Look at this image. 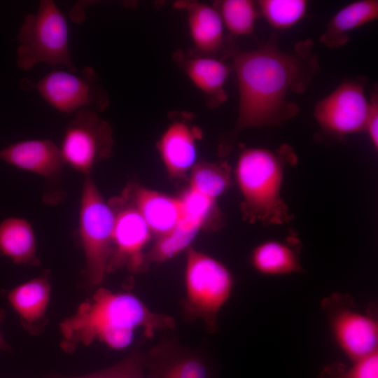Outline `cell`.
<instances>
[{
    "label": "cell",
    "instance_id": "obj_1",
    "mask_svg": "<svg viewBox=\"0 0 378 378\" xmlns=\"http://www.w3.org/2000/svg\"><path fill=\"white\" fill-rule=\"evenodd\" d=\"M274 36L255 49L228 52L239 94L233 136L248 128L285 125L300 111L296 103L288 100L289 94L304 92L318 71L311 40L284 51Z\"/></svg>",
    "mask_w": 378,
    "mask_h": 378
},
{
    "label": "cell",
    "instance_id": "obj_2",
    "mask_svg": "<svg viewBox=\"0 0 378 378\" xmlns=\"http://www.w3.org/2000/svg\"><path fill=\"white\" fill-rule=\"evenodd\" d=\"M59 327L61 348L72 353L78 344L88 346L95 339L110 348L122 349L131 344L137 328L151 338L158 330L174 328L175 321L169 315L150 311L133 294L115 293L101 287Z\"/></svg>",
    "mask_w": 378,
    "mask_h": 378
},
{
    "label": "cell",
    "instance_id": "obj_3",
    "mask_svg": "<svg viewBox=\"0 0 378 378\" xmlns=\"http://www.w3.org/2000/svg\"><path fill=\"white\" fill-rule=\"evenodd\" d=\"M296 161L295 153L288 145L275 150L249 147L240 152L234 176L246 220L267 225H282L291 220L281 189L287 167Z\"/></svg>",
    "mask_w": 378,
    "mask_h": 378
},
{
    "label": "cell",
    "instance_id": "obj_4",
    "mask_svg": "<svg viewBox=\"0 0 378 378\" xmlns=\"http://www.w3.org/2000/svg\"><path fill=\"white\" fill-rule=\"evenodd\" d=\"M19 42L16 63L22 70L46 63L53 69L63 66L78 72L69 48L65 16L52 0L40 1L35 13L27 14L16 36Z\"/></svg>",
    "mask_w": 378,
    "mask_h": 378
},
{
    "label": "cell",
    "instance_id": "obj_5",
    "mask_svg": "<svg viewBox=\"0 0 378 378\" xmlns=\"http://www.w3.org/2000/svg\"><path fill=\"white\" fill-rule=\"evenodd\" d=\"M233 286V276L223 263L192 248L187 249L183 305L185 318L200 319L209 332L216 331L219 312L229 299Z\"/></svg>",
    "mask_w": 378,
    "mask_h": 378
},
{
    "label": "cell",
    "instance_id": "obj_6",
    "mask_svg": "<svg viewBox=\"0 0 378 378\" xmlns=\"http://www.w3.org/2000/svg\"><path fill=\"white\" fill-rule=\"evenodd\" d=\"M114 212L90 175L81 192L78 230L85 258V274L92 286L102 284L112 250Z\"/></svg>",
    "mask_w": 378,
    "mask_h": 378
},
{
    "label": "cell",
    "instance_id": "obj_7",
    "mask_svg": "<svg viewBox=\"0 0 378 378\" xmlns=\"http://www.w3.org/2000/svg\"><path fill=\"white\" fill-rule=\"evenodd\" d=\"M19 85L22 90L36 91L48 104L62 113H74L83 108L103 112L110 103L97 72L89 66L79 74L52 69L37 81L24 78Z\"/></svg>",
    "mask_w": 378,
    "mask_h": 378
},
{
    "label": "cell",
    "instance_id": "obj_8",
    "mask_svg": "<svg viewBox=\"0 0 378 378\" xmlns=\"http://www.w3.org/2000/svg\"><path fill=\"white\" fill-rule=\"evenodd\" d=\"M113 144L111 125L98 112L83 108L74 113L59 148L65 164L85 176L99 160L111 155Z\"/></svg>",
    "mask_w": 378,
    "mask_h": 378
},
{
    "label": "cell",
    "instance_id": "obj_9",
    "mask_svg": "<svg viewBox=\"0 0 378 378\" xmlns=\"http://www.w3.org/2000/svg\"><path fill=\"white\" fill-rule=\"evenodd\" d=\"M369 108L364 81L347 79L316 103L313 115L325 135L342 139L365 131Z\"/></svg>",
    "mask_w": 378,
    "mask_h": 378
},
{
    "label": "cell",
    "instance_id": "obj_10",
    "mask_svg": "<svg viewBox=\"0 0 378 378\" xmlns=\"http://www.w3.org/2000/svg\"><path fill=\"white\" fill-rule=\"evenodd\" d=\"M323 307L335 341L351 361L377 351L378 322L375 316L360 310L343 295L326 298Z\"/></svg>",
    "mask_w": 378,
    "mask_h": 378
},
{
    "label": "cell",
    "instance_id": "obj_11",
    "mask_svg": "<svg viewBox=\"0 0 378 378\" xmlns=\"http://www.w3.org/2000/svg\"><path fill=\"white\" fill-rule=\"evenodd\" d=\"M113 202L110 205L114 212V225L107 272L123 267L132 272H139L146 263L144 251L152 233L125 194Z\"/></svg>",
    "mask_w": 378,
    "mask_h": 378
},
{
    "label": "cell",
    "instance_id": "obj_12",
    "mask_svg": "<svg viewBox=\"0 0 378 378\" xmlns=\"http://www.w3.org/2000/svg\"><path fill=\"white\" fill-rule=\"evenodd\" d=\"M0 159L18 169L43 177L47 183L44 200L57 204L64 198L60 186L65 164L59 147L50 139L19 141L0 150Z\"/></svg>",
    "mask_w": 378,
    "mask_h": 378
},
{
    "label": "cell",
    "instance_id": "obj_13",
    "mask_svg": "<svg viewBox=\"0 0 378 378\" xmlns=\"http://www.w3.org/2000/svg\"><path fill=\"white\" fill-rule=\"evenodd\" d=\"M146 378H213L207 357L172 339L160 340L144 354Z\"/></svg>",
    "mask_w": 378,
    "mask_h": 378
},
{
    "label": "cell",
    "instance_id": "obj_14",
    "mask_svg": "<svg viewBox=\"0 0 378 378\" xmlns=\"http://www.w3.org/2000/svg\"><path fill=\"white\" fill-rule=\"evenodd\" d=\"M192 118L187 112L172 113L157 143L160 158L172 178L185 176L196 164L197 142L202 132L192 123Z\"/></svg>",
    "mask_w": 378,
    "mask_h": 378
},
{
    "label": "cell",
    "instance_id": "obj_15",
    "mask_svg": "<svg viewBox=\"0 0 378 378\" xmlns=\"http://www.w3.org/2000/svg\"><path fill=\"white\" fill-rule=\"evenodd\" d=\"M173 59L193 85L203 94L209 108L224 103L227 94L225 90L232 66L217 57L200 54L194 50H176Z\"/></svg>",
    "mask_w": 378,
    "mask_h": 378
},
{
    "label": "cell",
    "instance_id": "obj_16",
    "mask_svg": "<svg viewBox=\"0 0 378 378\" xmlns=\"http://www.w3.org/2000/svg\"><path fill=\"white\" fill-rule=\"evenodd\" d=\"M178 8L186 12L189 34L195 50L217 57L226 46L225 27L217 9L213 6L194 1H178Z\"/></svg>",
    "mask_w": 378,
    "mask_h": 378
},
{
    "label": "cell",
    "instance_id": "obj_17",
    "mask_svg": "<svg viewBox=\"0 0 378 378\" xmlns=\"http://www.w3.org/2000/svg\"><path fill=\"white\" fill-rule=\"evenodd\" d=\"M125 195L129 198L157 237L173 230L181 218V204L175 198L143 187L133 188Z\"/></svg>",
    "mask_w": 378,
    "mask_h": 378
},
{
    "label": "cell",
    "instance_id": "obj_18",
    "mask_svg": "<svg viewBox=\"0 0 378 378\" xmlns=\"http://www.w3.org/2000/svg\"><path fill=\"white\" fill-rule=\"evenodd\" d=\"M378 18V1H353L338 10L329 20L319 41L327 48H335L349 41V33Z\"/></svg>",
    "mask_w": 378,
    "mask_h": 378
},
{
    "label": "cell",
    "instance_id": "obj_19",
    "mask_svg": "<svg viewBox=\"0 0 378 378\" xmlns=\"http://www.w3.org/2000/svg\"><path fill=\"white\" fill-rule=\"evenodd\" d=\"M293 239L265 240L251 251L250 262L253 268L265 276H281L301 272L299 253Z\"/></svg>",
    "mask_w": 378,
    "mask_h": 378
},
{
    "label": "cell",
    "instance_id": "obj_20",
    "mask_svg": "<svg viewBox=\"0 0 378 378\" xmlns=\"http://www.w3.org/2000/svg\"><path fill=\"white\" fill-rule=\"evenodd\" d=\"M0 254L17 264L39 263L34 232L27 220L11 217L0 223Z\"/></svg>",
    "mask_w": 378,
    "mask_h": 378
},
{
    "label": "cell",
    "instance_id": "obj_21",
    "mask_svg": "<svg viewBox=\"0 0 378 378\" xmlns=\"http://www.w3.org/2000/svg\"><path fill=\"white\" fill-rule=\"evenodd\" d=\"M50 295L47 277L39 276L22 284L8 293V301L24 326L41 322L45 317Z\"/></svg>",
    "mask_w": 378,
    "mask_h": 378
},
{
    "label": "cell",
    "instance_id": "obj_22",
    "mask_svg": "<svg viewBox=\"0 0 378 378\" xmlns=\"http://www.w3.org/2000/svg\"><path fill=\"white\" fill-rule=\"evenodd\" d=\"M231 184V172L225 162H200L191 170L188 188L216 201Z\"/></svg>",
    "mask_w": 378,
    "mask_h": 378
},
{
    "label": "cell",
    "instance_id": "obj_23",
    "mask_svg": "<svg viewBox=\"0 0 378 378\" xmlns=\"http://www.w3.org/2000/svg\"><path fill=\"white\" fill-rule=\"evenodd\" d=\"M225 28L233 36L250 35L253 32L259 12L251 0H223L214 4Z\"/></svg>",
    "mask_w": 378,
    "mask_h": 378
},
{
    "label": "cell",
    "instance_id": "obj_24",
    "mask_svg": "<svg viewBox=\"0 0 378 378\" xmlns=\"http://www.w3.org/2000/svg\"><path fill=\"white\" fill-rule=\"evenodd\" d=\"M200 230V227L181 220L173 230L158 237L146 254V262H162L187 250Z\"/></svg>",
    "mask_w": 378,
    "mask_h": 378
},
{
    "label": "cell",
    "instance_id": "obj_25",
    "mask_svg": "<svg viewBox=\"0 0 378 378\" xmlns=\"http://www.w3.org/2000/svg\"><path fill=\"white\" fill-rule=\"evenodd\" d=\"M306 0H259L256 5L268 24L276 30L291 28L306 15L308 9Z\"/></svg>",
    "mask_w": 378,
    "mask_h": 378
},
{
    "label": "cell",
    "instance_id": "obj_26",
    "mask_svg": "<svg viewBox=\"0 0 378 378\" xmlns=\"http://www.w3.org/2000/svg\"><path fill=\"white\" fill-rule=\"evenodd\" d=\"M178 199L181 209V220L201 228L216 214V201L190 188Z\"/></svg>",
    "mask_w": 378,
    "mask_h": 378
},
{
    "label": "cell",
    "instance_id": "obj_27",
    "mask_svg": "<svg viewBox=\"0 0 378 378\" xmlns=\"http://www.w3.org/2000/svg\"><path fill=\"white\" fill-rule=\"evenodd\" d=\"M321 378H378V351L353 360L347 368L329 366Z\"/></svg>",
    "mask_w": 378,
    "mask_h": 378
},
{
    "label": "cell",
    "instance_id": "obj_28",
    "mask_svg": "<svg viewBox=\"0 0 378 378\" xmlns=\"http://www.w3.org/2000/svg\"><path fill=\"white\" fill-rule=\"evenodd\" d=\"M143 357V354L134 351L120 361L118 378H146Z\"/></svg>",
    "mask_w": 378,
    "mask_h": 378
},
{
    "label": "cell",
    "instance_id": "obj_29",
    "mask_svg": "<svg viewBox=\"0 0 378 378\" xmlns=\"http://www.w3.org/2000/svg\"><path fill=\"white\" fill-rule=\"evenodd\" d=\"M364 132H367L372 146L377 151L378 149V96L377 91L375 90L370 98V108Z\"/></svg>",
    "mask_w": 378,
    "mask_h": 378
},
{
    "label": "cell",
    "instance_id": "obj_30",
    "mask_svg": "<svg viewBox=\"0 0 378 378\" xmlns=\"http://www.w3.org/2000/svg\"><path fill=\"white\" fill-rule=\"evenodd\" d=\"M120 362H118L116 364L108 368H106V369L89 374H85V375L79 376V377H57V378H118L119 370H120Z\"/></svg>",
    "mask_w": 378,
    "mask_h": 378
},
{
    "label": "cell",
    "instance_id": "obj_31",
    "mask_svg": "<svg viewBox=\"0 0 378 378\" xmlns=\"http://www.w3.org/2000/svg\"><path fill=\"white\" fill-rule=\"evenodd\" d=\"M6 346V342L1 334V332H0V349H3Z\"/></svg>",
    "mask_w": 378,
    "mask_h": 378
}]
</instances>
